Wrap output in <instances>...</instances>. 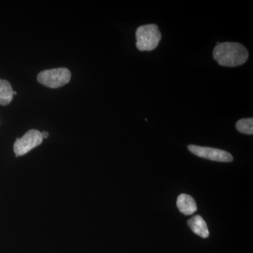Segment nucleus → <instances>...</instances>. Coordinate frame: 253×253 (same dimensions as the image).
Instances as JSON below:
<instances>
[{
	"mask_svg": "<svg viewBox=\"0 0 253 253\" xmlns=\"http://www.w3.org/2000/svg\"><path fill=\"white\" fill-rule=\"evenodd\" d=\"M17 94V93H16V91H14V95Z\"/></svg>",
	"mask_w": 253,
	"mask_h": 253,
	"instance_id": "11",
	"label": "nucleus"
},
{
	"mask_svg": "<svg viewBox=\"0 0 253 253\" xmlns=\"http://www.w3.org/2000/svg\"><path fill=\"white\" fill-rule=\"evenodd\" d=\"M137 49L141 51H152L156 49L161 40V33L156 24L141 26L136 32Z\"/></svg>",
	"mask_w": 253,
	"mask_h": 253,
	"instance_id": "2",
	"label": "nucleus"
},
{
	"mask_svg": "<svg viewBox=\"0 0 253 253\" xmlns=\"http://www.w3.org/2000/svg\"><path fill=\"white\" fill-rule=\"evenodd\" d=\"M213 57L221 66L236 67L244 64L248 58V50L236 42L219 43L213 51Z\"/></svg>",
	"mask_w": 253,
	"mask_h": 253,
	"instance_id": "1",
	"label": "nucleus"
},
{
	"mask_svg": "<svg viewBox=\"0 0 253 253\" xmlns=\"http://www.w3.org/2000/svg\"><path fill=\"white\" fill-rule=\"evenodd\" d=\"M71 73L65 68H54L42 71L38 75V81L42 85L56 89L69 83Z\"/></svg>",
	"mask_w": 253,
	"mask_h": 253,
	"instance_id": "3",
	"label": "nucleus"
},
{
	"mask_svg": "<svg viewBox=\"0 0 253 253\" xmlns=\"http://www.w3.org/2000/svg\"><path fill=\"white\" fill-rule=\"evenodd\" d=\"M176 206L179 211L185 215H191L197 211V205L195 200L185 194L179 195L176 201Z\"/></svg>",
	"mask_w": 253,
	"mask_h": 253,
	"instance_id": "6",
	"label": "nucleus"
},
{
	"mask_svg": "<svg viewBox=\"0 0 253 253\" xmlns=\"http://www.w3.org/2000/svg\"><path fill=\"white\" fill-rule=\"evenodd\" d=\"M42 141L41 132L35 129L28 131L22 138L18 139L15 142L14 151L16 156H21L27 154L32 149L41 144Z\"/></svg>",
	"mask_w": 253,
	"mask_h": 253,
	"instance_id": "4",
	"label": "nucleus"
},
{
	"mask_svg": "<svg viewBox=\"0 0 253 253\" xmlns=\"http://www.w3.org/2000/svg\"><path fill=\"white\" fill-rule=\"evenodd\" d=\"M14 91L9 81L0 79V105L6 106L12 101Z\"/></svg>",
	"mask_w": 253,
	"mask_h": 253,
	"instance_id": "8",
	"label": "nucleus"
},
{
	"mask_svg": "<svg viewBox=\"0 0 253 253\" xmlns=\"http://www.w3.org/2000/svg\"><path fill=\"white\" fill-rule=\"evenodd\" d=\"M41 134L43 139H46V138H48V136H49V133L46 132V131H43Z\"/></svg>",
	"mask_w": 253,
	"mask_h": 253,
	"instance_id": "10",
	"label": "nucleus"
},
{
	"mask_svg": "<svg viewBox=\"0 0 253 253\" xmlns=\"http://www.w3.org/2000/svg\"><path fill=\"white\" fill-rule=\"evenodd\" d=\"M236 129L242 134L252 135L253 134V119L244 118L237 121L236 125Z\"/></svg>",
	"mask_w": 253,
	"mask_h": 253,
	"instance_id": "9",
	"label": "nucleus"
},
{
	"mask_svg": "<svg viewBox=\"0 0 253 253\" xmlns=\"http://www.w3.org/2000/svg\"><path fill=\"white\" fill-rule=\"evenodd\" d=\"M188 226L194 234L199 236L200 237L206 239L209 236L207 224L201 216L196 215L191 218L188 221Z\"/></svg>",
	"mask_w": 253,
	"mask_h": 253,
	"instance_id": "7",
	"label": "nucleus"
},
{
	"mask_svg": "<svg viewBox=\"0 0 253 253\" xmlns=\"http://www.w3.org/2000/svg\"><path fill=\"white\" fill-rule=\"evenodd\" d=\"M188 148L189 151L196 156L211 160V161L227 163L231 162L234 160L232 155L224 150L203 147V146H195V145H190Z\"/></svg>",
	"mask_w": 253,
	"mask_h": 253,
	"instance_id": "5",
	"label": "nucleus"
}]
</instances>
